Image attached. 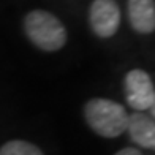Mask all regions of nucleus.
<instances>
[{
  "instance_id": "1",
  "label": "nucleus",
  "mask_w": 155,
  "mask_h": 155,
  "mask_svg": "<svg viewBox=\"0 0 155 155\" xmlns=\"http://www.w3.org/2000/svg\"><path fill=\"white\" fill-rule=\"evenodd\" d=\"M22 29L29 41L45 52H55L67 45L68 33L62 21L46 10H32L24 16Z\"/></svg>"
},
{
  "instance_id": "2",
  "label": "nucleus",
  "mask_w": 155,
  "mask_h": 155,
  "mask_svg": "<svg viewBox=\"0 0 155 155\" xmlns=\"http://www.w3.org/2000/svg\"><path fill=\"white\" fill-rule=\"evenodd\" d=\"M84 119L97 135L103 138H117L124 135L128 122V112L109 98H90L84 104Z\"/></svg>"
},
{
  "instance_id": "3",
  "label": "nucleus",
  "mask_w": 155,
  "mask_h": 155,
  "mask_svg": "<svg viewBox=\"0 0 155 155\" xmlns=\"http://www.w3.org/2000/svg\"><path fill=\"white\" fill-rule=\"evenodd\" d=\"M124 92L128 106L135 111L150 109L153 116L155 89L150 74L141 68H133L124 78Z\"/></svg>"
},
{
  "instance_id": "4",
  "label": "nucleus",
  "mask_w": 155,
  "mask_h": 155,
  "mask_svg": "<svg viewBox=\"0 0 155 155\" xmlns=\"http://www.w3.org/2000/svg\"><path fill=\"white\" fill-rule=\"evenodd\" d=\"M89 25L98 38H111L122 22V11L116 0H94L87 13Z\"/></svg>"
},
{
  "instance_id": "5",
  "label": "nucleus",
  "mask_w": 155,
  "mask_h": 155,
  "mask_svg": "<svg viewBox=\"0 0 155 155\" xmlns=\"http://www.w3.org/2000/svg\"><path fill=\"white\" fill-rule=\"evenodd\" d=\"M127 15L131 29L141 35H150L155 30V0H128Z\"/></svg>"
},
{
  "instance_id": "6",
  "label": "nucleus",
  "mask_w": 155,
  "mask_h": 155,
  "mask_svg": "<svg viewBox=\"0 0 155 155\" xmlns=\"http://www.w3.org/2000/svg\"><path fill=\"white\" fill-rule=\"evenodd\" d=\"M130 139L139 147L153 149L155 147V124L153 117L144 114V111H135L128 116L127 130Z\"/></svg>"
},
{
  "instance_id": "7",
  "label": "nucleus",
  "mask_w": 155,
  "mask_h": 155,
  "mask_svg": "<svg viewBox=\"0 0 155 155\" xmlns=\"http://www.w3.org/2000/svg\"><path fill=\"white\" fill-rule=\"evenodd\" d=\"M0 155H45L38 146L29 141L13 139L0 147Z\"/></svg>"
},
{
  "instance_id": "8",
  "label": "nucleus",
  "mask_w": 155,
  "mask_h": 155,
  "mask_svg": "<svg viewBox=\"0 0 155 155\" xmlns=\"http://www.w3.org/2000/svg\"><path fill=\"white\" fill-rule=\"evenodd\" d=\"M116 155H143V153H141L136 147H125V149L119 150Z\"/></svg>"
}]
</instances>
